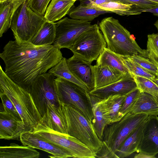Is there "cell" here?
<instances>
[{
  "mask_svg": "<svg viewBox=\"0 0 158 158\" xmlns=\"http://www.w3.org/2000/svg\"><path fill=\"white\" fill-rule=\"evenodd\" d=\"M135 155L134 157L135 158H155L156 157L154 156L146 153L142 152H139Z\"/></svg>",
  "mask_w": 158,
  "mask_h": 158,
  "instance_id": "42",
  "label": "cell"
},
{
  "mask_svg": "<svg viewBox=\"0 0 158 158\" xmlns=\"http://www.w3.org/2000/svg\"><path fill=\"white\" fill-rule=\"evenodd\" d=\"M36 126L47 127L60 132L68 134L60 105L57 106L49 104L47 111Z\"/></svg>",
  "mask_w": 158,
  "mask_h": 158,
  "instance_id": "17",
  "label": "cell"
},
{
  "mask_svg": "<svg viewBox=\"0 0 158 158\" xmlns=\"http://www.w3.org/2000/svg\"><path fill=\"white\" fill-rule=\"evenodd\" d=\"M44 15L38 14L28 6V0L15 11L12 20L11 29L17 42H30L46 21Z\"/></svg>",
  "mask_w": 158,
  "mask_h": 158,
  "instance_id": "5",
  "label": "cell"
},
{
  "mask_svg": "<svg viewBox=\"0 0 158 158\" xmlns=\"http://www.w3.org/2000/svg\"><path fill=\"white\" fill-rule=\"evenodd\" d=\"M99 26L107 44V48L120 56L139 55L147 57L146 50L142 49L134 36L112 17H106L99 23Z\"/></svg>",
  "mask_w": 158,
  "mask_h": 158,
  "instance_id": "2",
  "label": "cell"
},
{
  "mask_svg": "<svg viewBox=\"0 0 158 158\" xmlns=\"http://www.w3.org/2000/svg\"><path fill=\"white\" fill-rule=\"evenodd\" d=\"M55 36V23L46 21L30 42L38 46L52 45L54 41Z\"/></svg>",
  "mask_w": 158,
  "mask_h": 158,
  "instance_id": "25",
  "label": "cell"
},
{
  "mask_svg": "<svg viewBox=\"0 0 158 158\" xmlns=\"http://www.w3.org/2000/svg\"><path fill=\"white\" fill-rule=\"evenodd\" d=\"M148 116L145 114L127 113L120 120L106 126L102 141L115 153L124 140L144 122Z\"/></svg>",
  "mask_w": 158,
  "mask_h": 158,
  "instance_id": "7",
  "label": "cell"
},
{
  "mask_svg": "<svg viewBox=\"0 0 158 158\" xmlns=\"http://www.w3.org/2000/svg\"><path fill=\"white\" fill-rule=\"evenodd\" d=\"M158 3V0H147Z\"/></svg>",
  "mask_w": 158,
  "mask_h": 158,
  "instance_id": "46",
  "label": "cell"
},
{
  "mask_svg": "<svg viewBox=\"0 0 158 158\" xmlns=\"http://www.w3.org/2000/svg\"><path fill=\"white\" fill-rule=\"evenodd\" d=\"M0 92L6 94L14 104L24 123L27 132L33 130L42 117L30 94L11 79L1 66Z\"/></svg>",
  "mask_w": 158,
  "mask_h": 158,
  "instance_id": "3",
  "label": "cell"
},
{
  "mask_svg": "<svg viewBox=\"0 0 158 158\" xmlns=\"http://www.w3.org/2000/svg\"><path fill=\"white\" fill-rule=\"evenodd\" d=\"M145 121L134 130L122 143L115 153L118 158L127 157L137 152Z\"/></svg>",
  "mask_w": 158,
  "mask_h": 158,
  "instance_id": "21",
  "label": "cell"
},
{
  "mask_svg": "<svg viewBox=\"0 0 158 158\" xmlns=\"http://www.w3.org/2000/svg\"><path fill=\"white\" fill-rule=\"evenodd\" d=\"M140 92L139 90L137 88L127 95L119 112V120L130 112Z\"/></svg>",
  "mask_w": 158,
  "mask_h": 158,
  "instance_id": "34",
  "label": "cell"
},
{
  "mask_svg": "<svg viewBox=\"0 0 158 158\" xmlns=\"http://www.w3.org/2000/svg\"><path fill=\"white\" fill-rule=\"evenodd\" d=\"M7 0H0V3L4 2H5Z\"/></svg>",
  "mask_w": 158,
  "mask_h": 158,
  "instance_id": "47",
  "label": "cell"
},
{
  "mask_svg": "<svg viewBox=\"0 0 158 158\" xmlns=\"http://www.w3.org/2000/svg\"><path fill=\"white\" fill-rule=\"evenodd\" d=\"M0 37L10 27L14 13L11 4L5 2L0 3Z\"/></svg>",
  "mask_w": 158,
  "mask_h": 158,
  "instance_id": "30",
  "label": "cell"
},
{
  "mask_svg": "<svg viewBox=\"0 0 158 158\" xmlns=\"http://www.w3.org/2000/svg\"><path fill=\"white\" fill-rule=\"evenodd\" d=\"M106 46L99 26L95 24L76 39L70 49L73 55L91 64L97 60Z\"/></svg>",
  "mask_w": 158,
  "mask_h": 158,
  "instance_id": "8",
  "label": "cell"
},
{
  "mask_svg": "<svg viewBox=\"0 0 158 158\" xmlns=\"http://www.w3.org/2000/svg\"><path fill=\"white\" fill-rule=\"evenodd\" d=\"M30 132L65 149L73 158H96L95 152L79 139L68 134L60 132L47 127L38 126Z\"/></svg>",
  "mask_w": 158,
  "mask_h": 158,
  "instance_id": "9",
  "label": "cell"
},
{
  "mask_svg": "<svg viewBox=\"0 0 158 158\" xmlns=\"http://www.w3.org/2000/svg\"><path fill=\"white\" fill-rule=\"evenodd\" d=\"M74 2L64 0H51L44 15L46 21L54 23L60 20L68 14Z\"/></svg>",
  "mask_w": 158,
  "mask_h": 158,
  "instance_id": "23",
  "label": "cell"
},
{
  "mask_svg": "<svg viewBox=\"0 0 158 158\" xmlns=\"http://www.w3.org/2000/svg\"><path fill=\"white\" fill-rule=\"evenodd\" d=\"M125 57L147 71L156 75L157 67L148 58L139 55Z\"/></svg>",
  "mask_w": 158,
  "mask_h": 158,
  "instance_id": "35",
  "label": "cell"
},
{
  "mask_svg": "<svg viewBox=\"0 0 158 158\" xmlns=\"http://www.w3.org/2000/svg\"><path fill=\"white\" fill-rule=\"evenodd\" d=\"M96 60V64L109 66L123 74L129 72L123 63L121 57L109 50L106 47L104 48Z\"/></svg>",
  "mask_w": 158,
  "mask_h": 158,
  "instance_id": "27",
  "label": "cell"
},
{
  "mask_svg": "<svg viewBox=\"0 0 158 158\" xmlns=\"http://www.w3.org/2000/svg\"><path fill=\"white\" fill-rule=\"evenodd\" d=\"M40 153L28 146L12 143L9 146L0 147V158H38Z\"/></svg>",
  "mask_w": 158,
  "mask_h": 158,
  "instance_id": "22",
  "label": "cell"
},
{
  "mask_svg": "<svg viewBox=\"0 0 158 158\" xmlns=\"http://www.w3.org/2000/svg\"><path fill=\"white\" fill-rule=\"evenodd\" d=\"M19 140L23 145L28 146L50 153L51 155L49 157L51 158L73 157L72 154L65 149L41 139L30 132L21 135Z\"/></svg>",
  "mask_w": 158,
  "mask_h": 158,
  "instance_id": "14",
  "label": "cell"
},
{
  "mask_svg": "<svg viewBox=\"0 0 158 158\" xmlns=\"http://www.w3.org/2000/svg\"><path fill=\"white\" fill-rule=\"evenodd\" d=\"M51 1V0H28V6L38 14L44 15Z\"/></svg>",
  "mask_w": 158,
  "mask_h": 158,
  "instance_id": "37",
  "label": "cell"
},
{
  "mask_svg": "<svg viewBox=\"0 0 158 158\" xmlns=\"http://www.w3.org/2000/svg\"><path fill=\"white\" fill-rule=\"evenodd\" d=\"M72 74L87 88L89 92L94 89V77L91 64L73 55L67 60Z\"/></svg>",
  "mask_w": 158,
  "mask_h": 158,
  "instance_id": "15",
  "label": "cell"
},
{
  "mask_svg": "<svg viewBox=\"0 0 158 158\" xmlns=\"http://www.w3.org/2000/svg\"><path fill=\"white\" fill-rule=\"evenodd\" d=\"M154 25L156 27L158 31V20H157L154 23Z\"/></svg>",
  "mask_w": 158,
  "mask_h": 158,
  "instance_id": "45",
  "label": "cell"
},
{
  "mask_svg": "<svg viewBox=\"0 0 158 158\" xmlns=\"http://www.w3.org/2000/svg\"><path fill=\"white\" fill-rule=\"evenodd\" d=\"M129 113L158 116V97L141 92Z\"/></svg>",
  "mask_w": 158,
  "mask_h": 158,
  "instance_id": "20",
  "label": "cell"
},
{
  "mask_svg": "<svg viewBox=\"0 0 158 158\" xmlns=\"http://www.w3.org/2000/svg\"><path fill=\"white\" fill-rule=\"evenodd\" d=\"M92 103L93 114L92 123L98 136L102 141L104 131L110 123V119L104 99Z\"/></svg>",
  "mask_w": 158,
  "mask_h": 158,
  "instance_id": "19",
  "label": "cell"
},
{
  "mask_svg": "<svg viewBox=\"0 0 158 158\" xmlns=\"http://www.w3.org/2000/svg\"><path fill=\"white\" fill-rule=\"evenodd\" d=\"M141 12H150L154 15L158 17V6L153 8L142 10Z\"/></svg>",
  "mask_w": 158,
  "mask_h": 158,
  "instance_id": "43",
  "label": "cell"
},
{
  "mask_svg": "<svg viewBox=\"0 0 158 158\" xmlns=\"http://www.w3.org/2000/svg\"><path fill=\"white\" fill-rule=\"evenodd\" d=\"M127 95H111L104 99L110 123L119 120V112Z\"/></svg>",
  "mask_w": 158,
  "mask_h": 158,
  "instance_id": "29",
  "label": "cell"
},
{
  "mask_svg": "<svg viewBox=\"0 0 158 158\" xmlns=\"http://www.w3.org/2000/svg\"><path fill=\"white\" fill-rule=\"evenodd\" d=\"M158 86V77H156L153 81Z\"/></svg>",
  "mask_w": 158,
  "mask_h": 158,
  "instance_id": "44",
  "label": "cell"
},
{
  "mask_svg": "<svg viewBox=\"0 0 158 158\" xmlns=\"http://www.w3.org/2000/svg\"><path fill=\"white\" fill-rule=\"evenodd\" d=\"M93 68L94 77V89L105 86L118 81L126 74H123L107 65L96 64L93 66Z\"/></svg>",
  "mask_w": 158,
  "mask_h": 158,
  "instance_id": "18",
  "label": "cell"
},
{
  "mask_svg": "<svg viewBox=\"0 0 158 158\" xmlns=\"http://www.w3.org/2000/svg\"><path fill=\"white\" fill-rule=\"evenodd\" d=\"M67 133L77 138L96 152L101 148L102 141L96 134L91 122L76 108L61 104Z\"/></svg>",
  "mask_w": 158,
  "mask_h": 158,
  "instance_id": "4",
  "label": "cell"
},
{
  "mask_svg": "<svg viewBox=\"0 0 158 158\" xmlns=\"http://www.w3.org/2000/svg\"><path fill=\"white\" fill-rule=\"evenodd\" d=\"M137 152L155 156L158 153V116L149 115L145 121Z\"/></svg>",
  "mask_w": 158,
  "mask_h": 158,
  "instance_id": "13",
  "label": "cell"
},
{
  "mask_svg": "<svg viewBox=\"0 0 158 158\" xmlns=\"http://www.w3.org/2000/svg\"><path fill=\"white\" fill-rule=\"evenodd\" d=\"M56 77L48 72L38 76L33 82L29 93L42 117L47 111L48 105L51 103L59 106L56 84Z\"/></svg>",
  "mask_w": 158,
  "mask_h": 158,
  "instance_id": "10",
  "label": "cell"
},
{
  "mask_svg": "<svg viewBox=\"0 0 158 158\" xmlns=\"http://www.w3.org/2000/svg\"><path fill=\"white\" fill-rule=\"evenodd\" d=\"M66 1H73L75 2L77 0H64Z\"/></svg>",
  "mask_w": 158,
  "mask_h": 158,
  "instance_id": "49",
  "label": "cell"
},
{
  "mask_svg": "<svg viewBox=\"0 0 158 158\" xmlns=\"http://www.w3.org/2000/svg\"><path fill=\"white\" fill-rule=\"evenodd\" d=\"M120 2L131 4L141 10L153 8L158 6V3L147 0H118Z\"/></svg>",
  "mask_w": 158,
  "mask_h": 158,
  "instance_id": "38",
  "label": "cell"
},
{
  "mask_svg": "<svg viewBox=\"0 0 158 158\" xmlns=\"http://www.w3.org/2000/svg\"><path fill=\"white\" fill-rule=\"evenodd\" d=\"M27 132L22 121H18L5 111L0 112V139H20L21 135Z\"/></svg>",
  "mask_w": 158,
  "mask_h": 158,
  "instance_id": "16",
  "label": "cell"
},
{
  "mask_svg": "<svg viewBox=\"0 0 158 158\" xmlns=\"http://www.w3.org/2000/svg\"><path fill=\"white\" fill-rule=\"evenodd\" d=\"M55 81L61 104L76 108L92 122V105L89 92L77 84L62 78L56 77Z\"/></svg>",
  "mask_w": 158,
  "mask_h": 158,
  "instance_id": "6",
  "label": "cell"
},
{
  "mask_svg": "<svg viewBox=\"0 0 158 158\" xmlns=\"http://www.w3.org/2000/svg\"><path fill=\"white\" fill-rule=\"evenodd\" d=\"M96 154V158H118L116 153L103 141L101 148Z\"/></svg>",
  "mask_w": 158,
  "mask_h": 158,
  "instance_id": "39",
  "label": "cell"
},
{
  "mask_svg": "<svg viewBox=\"0 0 158 158\" xmlns=\"http://www.w3.org/2000/svg\"><path fill=\"white\" fill-rule=\"evenodd\" d=\"M133 77L137 88L140 92L146 93L158 97V86L153 81L141 76Z\"/></svg>",
  "mask_w": 158,
  "mask_h": 158,
  "instance_id": "32",
  "label": "cell"
},
{
  "mask_svg": "<svg viewBox=\"0 0 158 158\" xmlns=\"http://www.w3.org/2000/svg\"><path fill=\"white\" fill-rule=\"evenodd\" d=\"M48 72L52 73L56 77L62 78L76 84L89 92L87 87L78 80L70 70L65 58L63 57L58 63L50 69Z\"/></svg>",
  "mask_w": 158,
  "mask_h": 158,
  "instance_id": "28",
  "label": "cell"
},
{
  "mask_svg": "<svg viewBox=\"0 0 158 158\" xmlns=\"http://www.w3.org/2000/svg\"><path fill=\"white\" fill-rule=\"evenodd\" d=\"M109 12L95 6L80 4L77 6L72 7L68 14L71 19L90 22L100 15Z\"/></svg>",
  "mask_w": 158,
  "mask_h": 158,
  "instance_id": "24",
  "label": "cell"
},
{
  "mask_svg": "<svg viewBox=\"0 0 158 158\" xmlns=\"http://www.w3.org/2000/svg\"><path fill=\"white\" fill-rule=\"evenodd\" d=\"M27 0H7L6 1L11 4L14 14L19 7Z\"/></svg>",
  "mask_w": 158,
  "mask_h": 158,
  "instance_id": "41",
  "label": "cell"
},
{
  "mask_svg": "<svg viewBox=\"0 0 158 158\" xmlns=\"http://www.w3.org/2000/svg\"><path fill=\"white\" fill-rule=\"evenodd\" d=\"M0 57L6 75L29 93L36 77L47 73L63 57L60 49L52 44L38 46L15 40H10L5 45Z\"/></svg>",
  "mask_w": 158,
  "mask_h": 158,
  "instance_id": "1",
  "label": "cell"
},
{
  "mask_svg": "<svg viewBox=\"0 0 158 158\" xmlns=\"http://www.w3.org/2000/svg\"><path fill=\"white\" fill-rule=\"evenodd\" d=\"M137 88L133 76L128 73L120 80L103 87L94 89L89 92L92 102L103 100L113 95H126Z\"/></svg>",
  "mask_w": 158,
  "mask_h": 158,
  "instance_id": "12",
  "label": "cell"
},
{
  "mask_svg": "<svg viewBox=\"0 0 158 158\" xmlns=\"http://www.w3.org/2000/svg\"><path fill=\"white\" fill-rule=\"evenodd\" d=\"M80 4L85 6H96L98 5L111 1L120 2L118 0H78Z\"/></svg>",
  "mask_w": 158,
  "mask_h": 158,
  "instance_id": "40",
  "label": "cell"
},
{
  "mask_svg": "<svg viewBox=\"0 0 158 158\" xmlns=\"http://www.w3.org/2000/svg\"><path fill=\"white\" fill-rule=\"evenodd\" d=\"M124 65L133 76H141L153 81L156 77L153 74L142 68L125 57L120 56Z\"/></svg>",
  "mask_w": 158,
  "mask_h": 158,
  "instance_id": "33",
  "label": "cell"
},
{
  "mask_svg": "<svg viewBox=\"0 0 158 158\" xmlns=\"http://www.w3.org/2000/svg\"><path fill=\"white\" fill-rule=\"evenodd\" d=\"M147 57L158 68V33L148 35Z\"/></svg>",
  "mask_w": 158,
  "mask_h": 158,
  "instance_id": "31",
  "label": "cell"
},
{
  "mask_svg": "<svg viewBox=\"0 0 158 158\" xmlns=\"http://www.w3.org/2000/svg\"><path fill=\"white\" fill-rule=\"evenodd\" d=\"M0 96L4 111L18 121H22L17 109L11 101L4 93L0 92Z\"/></svg>",
  "mask_w": 158,
  "mask_h": 158,
  "instance_id": "36",
  "label": "cell"
},
{
  "mask_svg": "<svg viewBox=\"0 0 158 158\" xmlns=\"http://www.w3.org/2000/svg\"><path fill=\"white\" fill-rule=\"evenodd\" d=\"M95 7L102 10L114 12L120 15H138L142 12L139 9L132 4L118 2H109Z\"/></svg>",
  "mask_w": 158,
  "mask_h": 158,
  "instance_id": "26",
  "label": "cell"
},
{
  "mask_svg": "<svg viewBox=\"0 0 158 158\" xmlns=\"http://www.w3.org/2000/svg\"><path fill=\"white\" fill-rule=\"evenodd\" d=\"M56 36L52 44L60 49H70L76 39L84 32L92 27L89 21L63 18L55 23Z\"/></svg>",
  "mask_w": 158,
  "mask_h": 158,
  "instance_id": "11",
  "label": "cell"
},
{
  "mask_svg": "<svg viewBox=\"0 0 158 158\" xmlns=\"http://www.w3.org/2000/svg\"><path fill=\"white\" fill-rule=\"evenodd\" d=\"M156 77H158V68H157V69L156 72Z\"/></svg>",
  "mask_w": 158,
  "mask_h": 158,
  "instance_id": "48",
  "label": "cell"
}]
</instances>
